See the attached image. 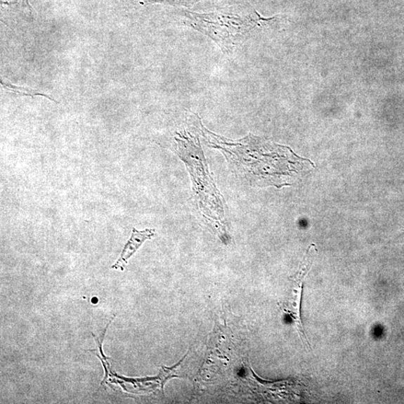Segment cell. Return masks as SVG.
<instances>
[{"label": "cell", "instance_id": "1", "mask_svg": "<svg viewBox=\"0 0 404 404\" xmlns=\"http://www.w3.org/2000/svg\"><path fill=\"white\" fill-rule=\"evenodd\" d=\"M203 133L212 148L221 150L237 175L250 185L290 186L292 179L310 162L297 156L289 148L275 145L254 136L230 142L210 133Z\"/></svg>", "mask_w": 404, "mask_h": 404}, {"label": "cell", "instance_id": "2", "mask_svg": "<svg viewBox=\"0 0 404 404\" xmlns=\"http://www.w3.org/2000/svg\"><path fill=\"white\" fill-rule=\"evenodd\" d=\"M176 142L177 154L190 171L200 211L221 233L222 239H226L224 199L210 174L199 138L183 132L177 134Z\"/></svg>", "mask_w": 404, "mask_h": 404}, {"label": "cell", "instance_id": "3", "mask_svg": "<svg viewBox=\"0 0 404 404\" xmlns=\"http://www.w3.org/2000/svg\"><path fill=\"white\" fill-rule=\"evenodd\" d=\"M318 255V249L315 244L310 245L306 251L299 269L292 278L290 295L282 304L284 313L294 322L300 339L311 348V345L306 337L301 319V303L304 286L307 275L313 266Z\"/></svg>", "mask_w": 404, "mask_h": 404}, {"label": "cell", "instance_id": "4", "mask_svg": "<svg viewBox=\"0 0 404 404\" xmlns=\"http://www.w3.org/2000/svg\"><path fill=\"white\" fill-rule=\"evenodd\" d=\"M155 236V229H145L143 232H138L136 228L133 229L131 239L126 242L119 259L112 265V269H121L124 271L125 265L133 254L140 248L146 240L152 239Z\"/></svg>", "mask_w": 404, "mask_h": 404}, {"label": "cell", "instance_id": "5", "mask_svg": "<svg viewBox=\"0 0 404 404\" xmlns=\"http://www.w3.org/2000/svg\"><path fill=\"white\" fill-rule=\"evenodd\" d=\"M0 84H1V86H3V88L4 89H6V91H8V92H10V93H13V94L20 96H29L31 98H34L36 96H43V97L48 98L49 100H51L52 101L55 102L56 103H59V102L51 98L50 96L45 95V94H43V93H41V92H39L37 90H34V89H29V88L16 86H14L13 84H11L5 83V82H4L2 79H1V80H0Z\"/></svg>", "mask_w": 404, "mask_h": 404}, {"label": "cell", "instance_id": "6", "mask_svg": "<svg viewBox=\"0 0 404 404\" xmlns=\"http://www.w3.org/2000/svg\"><path fill=\"white\" fill-rule=\"evenodd\" d=\"M186 356H184L183 359ZM183 359H182V360L180 361L174 367H172L171 368L165 367L164 366L162 367V371L160 372V374L159 375L162 391H164V385L166 384L167 381L168 379H169L170 378H172V377H177V375L176 374V369L181 363V362L183 361Z\"/></svg>", "mask_w": 404, "mask_h": 404}, {"label": "cell", "instance_id": "7", "mask_svg": "<svg viewBox=\"0 0 404 404\" xmlns=\"http://www.w3.org/2000/svg\"><path fill=\"white\" fill-rule=\"evenodd\" d=\"M200 0H146L148 4H166L171 6H189Z\"/></svg>", "mask_w": 404, "mask_h": 404}, {"label": "cell", "instance_id": "8", "mask_svg": "<svg viewBox=\"0 0 404 404\" xmlns=\"http://www.w3.org/2000/svg\"><path fill=\"white\" fill-rule=\"evenodd\" d=\"M1 5L8 6V7L15 6L18 8H25L32 11L28 0H1Z\"/></svg>", "mask_w": 404, "mask_h": 404}]
</instances>
